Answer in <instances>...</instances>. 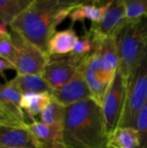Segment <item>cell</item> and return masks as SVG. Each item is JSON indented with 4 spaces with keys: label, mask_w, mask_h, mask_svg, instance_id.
I'll list each match as a JSON object with an SVG mask.
<instances>
[{
    "label": "cell",
    "mask_w": 147,
    "mask_h": 148,
    "mask_svg": "<svg viewBox=\"0 0 147 148\" xmlns=\"http://www.w3.org/2000/svg\"><path fill=\"white\" fill-rule=\"evenodd\" d=\"M20 92L23 94H51L52 88L40 75H16L11 80Z\"/></svg>",
    "instance_id": "16"
},
{
    "label": "cell",
    "mask_w": 147,
    "mask_h": 148,
    "mask_svg": "<svg viewBox=\"0 0 147 148\" xmlns=\"http://www.w3.org/2000/svg\"><path fill=\"white\" fill-rule=\"evenodd\" d=\"M34 0H0V23L7 25L19 16Z\"/></svg>",
    "instance_id": "19"
},
{
    "label": "cell",
    "mask_w": 147,
    "mask_h": 148,
    "mask_svg": "<svg viewBox=\"0 0 147 148\" xmlns=\"http://www.w3.org/2000/svg\"><path fill=\"white\" fill-rule=\"evenodd\" d=\"M126 22L147 16V0H125Z\"/></svg>",
    "instance_id": "21"
},
{
    "label": "cell",
    "mask_w": 147,
    "mask_h": 148,
    "mask_svg": "<svg viewBox=\"0 0 147 148\" xmlns=\"http://www.w3.org/2000/svg\"><path fill=\"white\" fill-rule=\"evenodd\" d=\"M50 95L53 101L65 108L92 98L90 89L81 69L66 84L53 89Z\"/></svg>",
    "instance_id": "11"
},
{
    "label": "cell",
    "mask_w": 147,
    "mask_h": 148,
    "mask_svg": "<svg viewBox=\"0 0 147 148\" xmlns=\"http://www.w3.org/2000/svg\"><path fill=\"white\" fill-rule=\"evenodd\" d=\"M112 3L113 1H86L74 10L68 17L73 23L75 22H84L85 19H89L92 23H97L102 19Z\"/></svg>",
    "instance_id": "14"
},
{
    "label": "cell",
    "mask_w": 147,
    "mask_h": 148,
    "mask_svg": "<svg viewBox=\"0 0 147 148\" xmlns=\"http://www.w3.org/2000/svg\"><path fill=\"white\" fill-rule=\"evenodd\" d=\"M16 54V47L10 36L0 40V58L5 59L12 64H15Z\"/></svg>",
    "instance_id": "23"
},
{
    "label": "cell",
    "mask_w": 147,
    "mask_h": 148,
    "mask_svg": "<svg viewBox=\"0 0 147 148\" xmlns=\"http://www.w3.org/2000/svg\"><path fill=\"white\" fill-rule=\"evenodd\" d=\"M5 120V118L3 117V115L0 113V121H4ZM7 121V120H6Z\"/></svg>",
    "instance_id": "27"
},
{
    "label": "cell",
    "mask_w": 147,
    "mask_h": 148,
    "mask_svg": "<svg viewBox=\"0 0 147 148\" xmlns=\"http://www.w3.org/2000/svg\"><path fill=\"white\" fill-rule=\"evenodd\" d=\"M28 127L42 148H66L62 128L36 121L29 123Z\"/></svg>",
    "instance_id": "13"
},
{
    "label": "cell",
    "mask_w": 147,
    "mask_h": 148,
    "mask_svg": "<svg viewBox=\"0 0 147 148\" xmlns=\"http://www.w3.org/2000/svg\"><path fill=\"white\" fill-rule=\"evenodd\" d=\"M107 148H112V147H107Z\"/></svg>",
    "instance_id": "29"
},
{
    "label": "cell",
    "mask_w": 147,
    "mask_h": 148,
    "mask_svg": "<svg viewBox=\"0 0 147 148\" xmlns=\"http://www.w3.org/2000/svg\"><path fill=\"white\" fill-rule=\"evenodd\" d=\"M51 101V95L49 93L23 94L22 96L21 106L24 113H26L33 120V121H36L34 118L36 115L41 114Z\"/></svg>",
    "instance_id": "17"
},
{
    "label": "cell",
    "mask_w": 147,
    "mask_h": 148,
    "mask_svg": "<svg viewBox=\"0 0 147 148\" xmlns=\"http://www.w3.org/2000/svg\"><path fill=\"white\" fill-rule=\"evenodd\" d=\"M78 39L79 37L72 28L56 31L49 42V56H63L73 52Z\"/></svg>",
    "instance_id": "15"
},
{
    "label": "cell",
    "mask_w": 147,
    "mask_h": 148,
    "mask_svg": "<svg viewBox=\"0 0 147 148\" xmlns=\"http://www.w3.org/2000/svg\"><path fill=\"white\" fill-rule=\"evenodd\" d=\"M88 55L71 52L63 56H49L41 75L52 89L58 88L76 75Z\"/></svg>",
    "instance_id": "6"
},
{
    "label": "cell",
    "mask_w": 147,
    "mask_h": 148,
    "mask_svg": "<svg viewBox=\"0 0 147 148\" xmlns=\"http://www.w3.org/2000/svg\"><path fill=\"white\" fill-rule=\"evenodd\" d=\"M136 129L139 135V148H147V102L139 114Z\"/></svg>",
    "instance_id": "22"
},
{
    "label": "cell",
    "mask_w": 147,
    "mask_h": 148,
    "mask_svg": "<svg viewBox=\"0 0 147 148\" xmlns=\"http://www.w3.org/2000/svg\"><path fill=\"white\" fill-rule=\"evenodd\" d=\"M10 37L16 50L14 65L17 75H41L49 56L13 30Z\"/></svg>",
    "instance_id": "7"
},
{
    "label": "cell",
    "mask_w": 147,
    "mask_h": 148,
    "mask_svg": "<svg viewBox=\"0 0 147 148\" xmlns=\"http://www.w3.org/2000/svg\"><path fill=\"white\" fill-rule=\"evenodd\" d=\"M9 69L16 70L15 65L5 59L0 58V75H2L5 70H9Z\"/></svg>",
    "instance_id": "25"
},
{
    "label": "cell",
    "mask_w": 147,
    "mask_h": 148,
    "mask_svg": "<svg viewBox=\"0 0 147 148\" xmlns=\"http://www.w3.org/2000/svg\"><path fill=\"white\" fill-rule=\"evenodd\" d=\"M139 135L134 127H118L109 137L108 147L139 148Z\"/></svg>",
    "instance_id": "18"
},
{
    "label": "cell",
    "mask_w": 147,
    "mask_h": 148,
    "mask_svg": "<svg viewBox=\"0 0 147 148\" xmlns=\"http://www.w3.org/2000/svg\"><path fill=\"white\" fill-rule=\"evenodd\" d=\"M29 125V124H28ZM28 125L0 121V147L9 148H42Z\"/></svg>",
    "instance_id": "10"
},
{
    "label": "cell",
    "mask_w": 147,
    "mask_h": 148,
    "mask_svg": "<svg viewBox=\"0 0 147 148\" xmlns=\"http://www.w3.org/2000/svg\"><path fill=\"white\" fill-rule=\"evenodd\" d=\"M116 40L120 58L118 69L127 80L147 49V16L126 22Z\"/></svg>",
    "instance_id": "3"
},
{
    "label": "cell",
    "mask_w": 147,
    "mask_h": 148,
    "mask_svg": "<svg viewBox=\"0 0 147 148\" xmlns=\"http://www.w3.org/2000/svg\"><path fill=\"white\" fill-rule=\"evenodd\" d=\"M81 69L90 89L92 99L102 106L104 97L117 71L103 61L99 50L95 48L88 55Z\"/></svg>",
    "instance_id": "5"
},
{
    "label": "cell",
    "mask_w": 147,
    "mask_h": 148,
    "mask_svg": "<svg viewBox=\"0 0 147 148\" xmlns=\"http://www.w3.org/2000/svg\"><path fill=\"white\" fill-rule=\"evenodd\" d=\"M126 23L125 0H114L102 19L97 23H91V27L88 31H86V34L92 38L93 42L110 36L116 37Z\"/></svg>",
    "instance_id": "9"
},
{
    "label": "cell",
    "mask_w": 147,
    "mask_h": 148,
    "mask_svg": "<svg viewBox=\"0 0 147 148\" xmlns=\"http://www.w3.org/2000/svg\"><path fill=\"white\" fill-rule=\"evenodd\" d=\"M0 148H9V147H0Z\"/></svg>",
    "instance_id": "28"
},
{
    "label": "cell",
    "mask_w": 147,
    "mask_h": 148,
    "mask_svg": "<svg viewBox=\"0 0 147 148\" xmlns=\"http://www.w3.org/2000/svg\"><path fill=\"white\" fill-rule=\"evenodd\" d=\"M147 102V49L127 78L126 100L119 127L136 128L139 114Z\"/></svg>",
    "instance_id": "4"
},
{
    "label": "cell",
    "mask_w": 147,
    "mask_h": 148,
    "mask_svg": "<svg viewBox=\"0 0 147 148\" xmlns=\"http://www.w3.org/2000/svg\"><path fill=\"white\" fill-rule=\"evenodd\" d=\"M79 0H34L11 23V30L48 54L49 42L69 14L84 3ZM49 55V54H48Z\"/></svg>",
    "instance_id": "1"
},
{
    "label": "cell",
    "mask_w": 147,
    "mask_h": 148,
    "mask_svg": "<svg viewBox=\"0 0 147 148\" xmlns=\"http://www.w3.org/2000/svg\"><path fill=\"white\" fill-rule=\"evenodd\" d=\"M66 108L52 100L48 107L40 114V121L44 124L63 129Z\"/></svg>",
    "instance_id": "20"
},
{
    "label": "cell",
    "mask_w": 147,
    "mask_h": 148,
    "mask_svg": "<svg viewBox=\"0 0 147 148\" xmlns=\"http://www.w3.org/2000/svg\"><path fill=\"white\" fill-rule=\"evenodd\" d=\"M10 36V32L8 31L7 26L3 23H0V40L5 37H8Z\"/></svg>",
    "instance_id": "26"
},
{
    "label": "cell",
    "mask_w": 147,
    "mask_h": 148,
    "mask_svg": "<svg viewBox=\"0 0 147 148\" xmlns=\"http://www.w3.org/2000/svg\"><path fill=\"white\" fill-rule=\"evenodd\" d=\"M22 96L23 94L11 80L0 84V113L8 121L28 125L21 106Z\"/></svg>",
    "instance_id": "12"
},
{
    "label": "cell",
    "mask_w": 147,
    "mask_h": 148,
    "mask_svg": "<svg viewBox=\"0 0 147 148\" xmlns=\"http://www.w3.org/2000/svg\"><path fill=\"white\" fill-rule=\"evenodd\" d=\"M126 78L118 69L102 102V112L108 135L119 127L126 93Z\"/></svg>",
    "instance_id": "8"
},
{
    "label": "cell",
    "mask_w": 147,
    "mask_h": 148,
    "mask_svg": "<svg viewBox=\"0 0 147 148\" xmlns=\"http://www.w3.org/2000/svg\"><path fill=\"white\" fill-rule=\"evenodd\" d=\"M66 148H107L109 135L102 108L92 98L66 108Z\"/></svg>",
    "instance_id": "2"
},
{
    "label": "cell",
    "mask_w": 147,
    "mask_h": 148,
    "mask_svg": "<svg viewBox=\"0 0 147 148\" xmlns=\"http://www.w3.org/2000/svg\"><path fill=\"white\" fill-rule=\"evenodd\" d=\"M94 49V44L92 38L88 34H85L83 36L79 37L74 47L73 52L79 55H88L93 52Z\"/></svg>",
    "instance_id": "24"
}]
</instances>
